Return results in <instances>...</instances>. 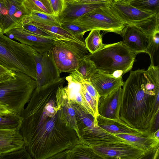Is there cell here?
<instances>
[{
	"label": "cell",
	"instance_id": "1",
	"mask_svg": "<svg viewBox=\"0 0 159 159\" xmlns=\"http://www.w3.org/2000/svg\"><path fill=\"white\" fill-rule=\"evenodd\" d=\"M64 78L35 89L21 114L19 131L25 148L34 159H66L81 143L76 131L66 120L57 93Z\"/></svg>",
	"mask_w": 159,
	"mask_h": 159
},
{
	"label": "cell",
	"instance_id": "2",
	"mask_svg": "<svg viewBox=\"0 0 159 159\" xmlns=\"http://www.w3.org/2000/svg\"><path fill=\"white\" fill-rule=\"evenodd\" d=\"M122 86L120 119L132 128L153 133L159 114V72L149 68L131 70Z\"/></svg>",
	"mask_w": 159,
	"mask_h": 159
},
{
	"label": "cell",
	"instance_id": "3",
	"mask_svg": "<svg viewBox=\"0 0 159 159\" xmlns=\"http://www.w3.org/2000/svg\"><path fill=\"white\" fill-rule=\"evenodd\" d=\"M138 54L121 41L104 44L98 51L88 53L85 57L92 61L101 72L112 74L119 72L123 75L131 70Z\"/></svg>",
	"mask_w": 159,
	"mask_h": 159
},
{
	"label": "cell",
	"instance_id": "4",
	"mask_svg": "<svg viewBox=\"0 0 159 159\" xmlns=\"http://www.w3.org/2000/svg\"><path fill=\"white\" fill-rule=\"evenodd\" d=\"M36 52L32 47L0 33V64L9 69L24 73L35 80L34 54Z\"/></svg>",
	"mask_w": 159,
	"mask_h": 159
},
{
	"label": "cell",
	"instance_id": "5",
	"mask_svg": "<svg viewBox=\"0 0 159 159\" xmlns=\"http://www.w3.org/2000/svg\"><path fill=\"white\" fill-rule=\"evenodd\" d=\"M36 86L32 78L16 72L14 78L0 84V102L8 105L15 114L20 116Z\"/></svg>",
	"mask_w": 159,
	"mask_h": 159
},
{
	"label": "cell",
	"instance_id": "6",
	"mask_svg": "<svg viewBox=\"0 0 159 159\" xmlns=\"http://www.w3.org/2000/svg\"><path fill=\"white\" fill-rule=\"evenodd\" d=\"M109 2L71 22L86 32L96 30L120 35L125 25L112 12Z\"/></svg>",
	"mask_w": 159,
	"mask_h": 159
},
{
	"label": "cell",
	"instance_id": "7",
	"mask_svg": "<svg viewBox=\"0 0 159 159\" xmlns=\"http://www.w3.org/2000/svg\"><path fill=\"white\" fill-rule=\"evenodd\" d=\"M51 51L60 73L75 71L80 62L89 53L85 45L62 40H56Z\"/></svg>",
	"mask_w": 159,
	"mask_h": 159
},
{
	"label": "cell",
	"instance_id": "8",
	"mask_svg": "<svg viewBox=\"0 0 159 159\" xmlns=\"http://www.w3.org/2000/svg\"><path fill=\"white\" fill-rule=\"evenodd\" d=\"M24 0H0V27L5 34L20 27L24 18L30 12L24 4Z\"/></svg>",
	"mask_w": 159,
	"mask_h": 159
},
{
	"label": "cell",
	"instance_id": "9",
	"mask_svg": "<svg viewBox=\"0 0 159 159\" xmlns=\"http://www.w3.org/2000/svg\"><path fill=\"white\" fill-rule=\"evenodd\" d=\"M102 159H143L145 152L126 141L107 143L93 147Z\"/></svg>",
	"mask_w": 159,
	"mask_h": 159
},
{
	"label": "cell",
	"instance_id": "10",
	"mask_svg": "<svg viewBox=\"0 0 159 159\" xmlns=\"http://www.w3.org/2000/svg\"><path fill=\"white\" fill-rule=\"evenodd\" d=\"M36 65V89L56 82L60 79V74L53 58L51 50L34 54Z\"/></svg>",
	"mask_w": 159,
	"mask_h": 159
},
{
	"label": "cell",
	"instance_id": "11",
	"mask_svg": "<svg viewBox=\"0 0 159 159\" xmlns=\"http://www.w3.org/2000/svg\"><path fill=\"white\" fill-rule=\"evenodd\" d=\"M115 135L143 150L145 153L143 159H158L159 139L155 137L153 133L145 131Z\"/></svg>",
	"mask_w": 159,
	"mask_h": 159
},
{
	"label": "cell",
	"instance_id": "12",
	"mask_svg": "<svg viewBox=\"0 0 159 159\" xmlns=\"http://www.w3.org/2000/svg\"><path fill=\"white\" fill-rule=\"evenodd\" d=\"M5 34L13 37L21 43L32 47L39 53L51 50L56 41L53 39L29 33L20 27L11 30Z\"/></svg>",
	"mask_w": 159,
	"mask_h": 159
},
{
	"label": "cell",
	"instance_id": "13",
	"mask_svg": "<svg viewBox=\"0 0 159 159\" xmlns=\"http://www.w3.org/2000/svg\"><path fill=\"white\" fill-rule=\"evenodd\" d=\"M109 6L113 13L125 25L137 23L156 14L140 10L129 4L111 1Z\"/></svg>",
	"mask_w": 159,
	"mask_h": 159
},
{
	"label": "cell",
	"instance_id": "14",
	"mask_svg": "<svg viewBox=\"0 0 159 159\" xmlns=\"http://www.w3.org/2000/svg\"><path fill=\"white\" fill-rule=\"evenodd\" d=\"M25 148L23 138L17 129H0V159H9L14 152Z\"/></svg>",
	"mask_w": 159,
	"mask_h": 159
},
{
	"label": "cell",
	"instance_id": "15",
	"mask_svg": "<svg viewBox=\"0 0 159 159\" xmlns=\"http://www.w3.org/2000/svg\"><path fill=\"white\" fill-rule=\"evenodd\" d=\"M122 88L120 86L108 94L100 97L98 102V114L106 118L120 119Z\"/></svg>",
	"mask_w": 159,
	"mask_h": 159
},
{
	"label": "cell",
	"instance_id": "16",
	"mask_svg": "<svg viewBox=\"0 0 159 159\" xmlns=\"http://www.w3.org/2000/svg\"><path fill=\"white\" fill-rule=\"evenodd\" d=\"M89 80L100 97L108 94L124 84L122 76L116 77L97 70L92 75Z\"/></svg>",
	"mask_w": 159,
	"mask_h": 159
},
{
	"label": "cell",
	"instance_id": "17",
	"mask_svg": "<svg viewBox=\"0 0 159 159\" xmlns=\"http://www.w3.org/2000/svg\"><path fill=\"white\" fill-rule=\"evenodd\" d=\"M122 42L129 49L138 54L146 53L147 39L139 29L131 25H125L120 35Z\"/></svg>",
	"mask_w": 159,
	"mask_h": 159
},
{
	"label": "cell",
	"instance_id": "18",
	"mask_svg": "<svg viewBox=\"0 0 159 159\" xmlns=\"http://www.w3.org/2000/svg\"><path fill=\"white\" fill-rule=\"evenodd\" d=\"M110 1L106 0L92 3H66V7L58 16L61 23L72 21L94 10L103 6Z\"/></svg>",
	"mask_w": 159,
	"mask_h": 159
},
{
	"label": "cell",
	"instance_id": "19",
	"mask_svg": "<svg viewBox=\"0 0 159 159\" xmlns=\"http://www.w3.org/2000/svg\"><path fill=\"white\" fill-rule=\"evenodd\" d=\"M66 79L68 82V85L65 88L69 99L71 102L77 104L83 110L91 114L94 117L83 95L81 90V84L77 71H75L71 73L69 76L66 77Z\"/></svg>",
	"mask_w": 159,
	"mask_h": 159
},
{
	"label": "cell",
	"instance_id": "20",
	"mask_svg": "<svg viewBox=\"0 0 159 159\" xmlns=\"http://www.w3.org/2000/svg\"><path fill=\"white\" fill-rule=\"evenodd\" d=\"M63 84L58 87L57 93V98L66 120L70 127L76 131L78 135V130L75 110L68 98L66 88L63 87Z\"/></svg>",
	"mask_w": 159,
	"mask_h": 159
},
{
	"label": "cell",
	"instance_id": "21",
	"mask_svg": "<svg viewBox=\"0 0 159 159\" xmlns=\"http://www.w3.org/2000/svg\"><path fill=\"white\" fill-rule=\"evenodd\" d=\"M97 120L99 126L114 135L120 134H135L142 132L128 126L120 119L108 118L99 115L97 117Z\"/></svg>",
	"mask_w": 159,
	"mask_h": 159
},
{
	"label": "cell",
	"instance_id": "22",
	"mask_svg": "<svg viewBox=\"0 0 159 159\" xmlns=\"http://www.w3.org/2000/svg\"><path fill=\"white\" fill-rule=\"evenodd\" d=\"M25 19L33 24L52 35L57 40L71 41L85 45L84 41L76 37L63 29L61 26L48 25L41 23L30 20L26 17Z\"/></svg>",
	"mask_w": 159,
	"mask_h": 159
},
{
	"label": "cell",
	"instance_id": "23",
	"mask_svg": "<svg viewBox=\"0 0 159 159\" xmlns=\"http://www.w3.org/2000/svg\"><path fill=\"white\" fill-rule=\"evenodd\" d=\"M102 159L92 147L80 143L69 152L67 159Z\"/></svg>",
	"mask_w": 159,
	"mask_h": 159
},
{
	"label": "cell",
	"instance_id": "24",
	"mask_svg": "<svg viewBox=\"0 0 159 159\" xmlns=\"http://www.w3.org/2000/svg\"><path fill=\"white\" fill-rule=\"evenodd\" d=\"M100 30L90 31L84 40L85 47L90 53H93L101 49L104 45L103 44Z\"/></svg>",
	"mask_w": 159,
	"mask_h": 159
},
{
	"label": "cell",
	"instance_id": "25",
	"mask_svg": "<svg viewBox=\"0 0 159 159\" xmlns=\"http://www.w3.org/2000/svg\"><path fill=\"white\" fill-rule=\"evenodd\" d=\"M26 18L30 20L47 25L61 26V23L58 17L53 15L32 11Z\"/></svg>",
	"mask_w": 159,
	"mask_h": 159
},
{
	"label": "cell",
	"instance_id": "26",
	"mask_svg": "<svg viewBox=\"0 0 159 159\" xmlns=\"http://www.w3.org/2000/svg\"><path fill=\"white\" fill-rule=\"evenodd\" d=\"M24 4L30 12L36 11L54 15L48 0H24Z\"/></svg>",
	"mask_w": 159,
	"mask_h": 159
},
{
	"label": "cell",
	"instance_id": "27",
	"mask_svg": "<svg viewBox=\"0 0 159 159\" xmlns=\"http://www.w3.org/2000/svg\"><path fill=\"white\" fill-rule=\"evenodd\" d=\"M21 122V116L15 113L0 116V129H17L19 130Z\"/></svg>",
	"mask_w": 159,
	"mask_h": 159
},
{
	"label": "cell",
	"instance_id": "28",
	"mask_svg": "<svg viewBox=\"0 0 159 159\" xmlns=\"http://www.w3.org/2000/svg\"><path fill=\"white\" fill-rule=\"evenodd\" d=\"M129 4L142 11L159 13V0H134Z\"/></svg>",
	"mask_w": 159,
	"mask_h": 159
},
{
	"label": "cell",
	"instance_id": "29",
	"mask_svg": "<svg viewBox=\"0 0 159 159\" xmlns=\"http://www.w3.org/2000/svg\"><path fill=\"white\" fill-rule=\"evenodd\" d=\"M97 70L93 61L85 57L80 62L76 71L82 75L83 79L89 80L91 76Z\"/></svg>",
	"mask_w": 159,
	"mask_h": 159
},
{
	"label": "cell",
	"instance_id": "30",
	"mask_svg": "<svg viewBox=\"0 0 159 159\" xmlns=\"http://www.w3.org/2000/svg\"><path fill=\"white\" fill-rule=\"evenodd\" d=\"M20 27L25 31L31 34L53 39L56 40H57L51 34L33 24L26 20L24 18L22 20Z\"/></svg>",
	"mask_w": 159,
	"mask_h": 159
},
{
	"label": "cell",
	"instance_id": "31",
	"mask_svg": "<svg viewBox=\"0 0 159 159\" xmlns=\"http://www.w3.org/2000/svg\"><path fill=\"white\" fill-rule=\"evenodd\" d=\"M61 26L76 37L84 41L83 35L86 32L82 27L71 22L61 23Z\"/></svg>",
	"mask_w": 159,
	"mask_h": 159
},
{
	"label": "cell",
	"instance_id": "32",
	"mask_svg": "<svg viewBox=\"0 0 159 159\" xmlns=\"http://www.w3.org/2000/svg\"><path fill=\"white\" fill-rule=\"evenodd\" d=\"M77 72L81 84L83 86L88 93L93 98L98 102L100 96L90 80H87L83 79L82 75L78 72L77 71Z\"/></svg>",
	"mask_w": 159,
	"mask_h": 159
},
{
	"label": "cell",
	"instance_id": "33",
	"mask_svg": "<svg viewBox=\"0 0 159 159\" xmlns=\"http://www.w3.org/2000/svg\"><path fill=\"white\" fill-rule=\"evenodd\" d=\"M81 90L86 102L92 111L95 118L97 119V117L99 115L98 110V102L93 98L88 93L82 84Z\"/></svg>",
	"mask_w": 159,
	"mask_h": 159
},
{
	"label": "cell",
	"instance_id": "34",
	"mask_svg": "<svg viewBox=\"0 0 159 159\" xmlns=\"http://www.w3.org/2000/svg\"><path fill=\"white\" fill-rule=\"evenodd\" d=\"M54 15L58 16L65 8L66 2L65 0H48Z\"/></svg>",
	"mask_w": 159,
	"mask_h": 159
},
{
	"label": "cell",
	"instance_id": "35",
	"mask_svg": "<svg viewBox=\"0 0 159 159\" xmlns=\"http://www.w3.org/2000/svg\"><path fill=\"white\" fill-rule=\"evenodd\" d=\"M16 71L0 64V84L14 78Z\"/></svg>",
	"mask_w": 159,
	"mask_h": 159
},
{
	"label": "cell",
	"instance_id": "36",
	"mask_svg": "<svg viewBox=\"0 0 159 159\" xmlns=\"http://www.w3.org/2000/svg\"><path fill=\"white\" fill-rule=\"evenodd\" d=\"M14 113L10 109L8 105L0 102V116Z\"/></svg>",
	"mask_w": 159,
	"mask_h": 159
},
{
	"label": "cell",
	"instance_id": "37",
	"mask_svg": "<svg viewBox=\"0 0 159 159\" xmlns=\"http://www.w3.org/2000/svg\"><path fill=\"white\" fill-rule=\"evenodd\" d=\"M106 0H75L73 2L76 3H92L98 2Z\"/></svg>",
	"mask_w": 159,
	"mask_h": 159
},
{
	"label": "cell",
	"instance_id": "38",
	"mask_svg": "<svg viewBox=\"0 0 159 159\" xmlns=\"http://www.w3.org/2000/svg\"><path fill=\"white\" fill-rule=\"evenodd\" d=\"M134 0H110V1L125 4H129L132 1Z\"/></svg>",
	"mask_w": 159,
	"mask_h": 159
},
{
	"label": "cell",
	"instance_id": "39",
	"mask_svg": "<svg viewBox=\"0 0 159 159\" xmlns=\"http://www.w3.org/2000/svg\"><path fill=\"white\" fill-rule=\"evenodd\" d=\"M159 129H157L153 132V134L155 137L157 139H159Z\"/></svg>",
	"mask_w": 159,
	"mask_h": 159
},
{
	"label": "cell",
	"instance_id": "40",
	"mask_svg": "<svg viewBox=\"0 0 159 159\" xmlns=\"http://www.w3.org/2000/svg\"><path fill=\"white\" fill-rule=\"evenodd\" d=\"M75 0H65L66 3H71L74 2Z\"/></svg>",
	"mask_w": 159,
	"mask_h": 159
},
{
	"label": "cell",
	"instance_id": "41",
	"mask_svg": "<svg viewBox=\"0 0 159 159\" xmlns=\"http://www.w3.org/2000/svg\"><path fill=\"white\" fill-rule=\"evenodd\" d=\"M0 33H3L2 29L0 27Z\"/></svg>",
	"mask_w": 159,
	"mask_h": 159
},
{
	"label": "cell",
	"instance_id": "42",
	"mask_svg": "<svg viewBox=\"0 0 159 159\" xmlns=\"http://www.w3.org/2000/svg\"></svg>",
	"mask_w": 159,
	"mask_h": 159
}]
</instances>
